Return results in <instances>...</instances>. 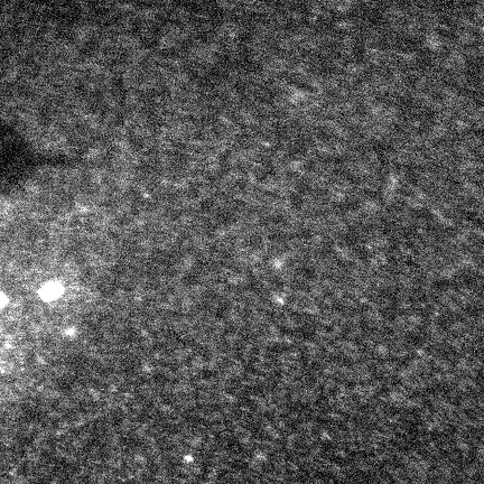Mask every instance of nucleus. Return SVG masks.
Here are the masks:
<instances>
[{"label":"nucleus","instance_id":"1","mask_svg":"<svg viewBox=\"0 0 484 484\" xmlns=\"http://www.w3.org/2000/svg\"><path fill=\"white\" fill-rule=\"evenodd\" d=\"M59 290H60L59 287L52 284V285H47L46 287L44 286L41 289V291H39V294H41V297L44 301H49V300H53V298H55L59 295Z\"/></svg>","mask_w":484,"mask_h":484},{"label":"nucleus","instance_id":"2","mask_svg":"<svg viewBox=\"0 0 484 484\" xmlns=\"http://www.w3.org/2000/svg\"><path fill=\"white\" fill-rule=\"evenodd\" d=\"M5 301H6V297H5V296H3L2 294H0V306L4 305V304H5Z\"/></svg>","mask_w":484,"mask_h":484}]
</instances>
